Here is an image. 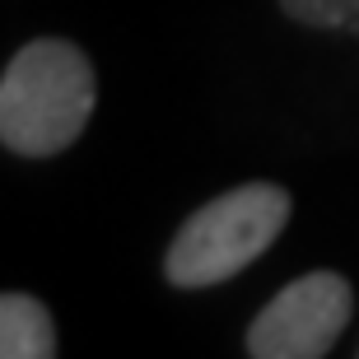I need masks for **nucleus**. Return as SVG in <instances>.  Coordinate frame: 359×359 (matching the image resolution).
Returning a JSON list of instances; mask_svg holds the SVG:
<instances>
[{"mask_svg":"<svg viewBox=\"0 0 359 359\" xmlns=\"http://www.w3.org/2000/svg\"><path fill=\"white\" fill-rule=\"evenodd\" d=\"M355 290L336 271H308L271 299L257 322L248 327V355L252 359H322L341 341Z\"/></svg>","mask_w":359,"mask_h":359,"instance_id":"3","label":"nucleus"},{"mask_svg":"<svg viewBox=\"0 0 359 359\" xmlns=\"http://www.w3.org/2000/svg\"><path fill=\"white\" fill-rule=\"evenodd\" d=\"M280 10L308 28H355L359 33V0H280Z\"/></svg>","mask_w":359,"mask_h":359,"instance_id":"5","label":"nucleus"},{"mask_svg":"<svg viewBox=\"0 0 359 359\" xmlns=\"http://www.w3.org/2000/svg\"><path fill=\"white\" fill-rule=\"evenodd\" d=\"M0 355L5 359L56 355V322L33 294H5L0 299Z\"/></svg>","mask_w":359,"mask_h":359,"instance_id":"4","label":"nucleus"},{"mask_svg":"<svg viewBox=\"0 0 359 359\" xmlns=\"http://www.w3.org/2000/svg\"><path fill=\"white\" fill-rule=\"evenodd\" d=\"M290 224V191L276 182H243L205 201L168 243L163 276L177 290H210L252 266Z\"/></svg>","mask_w":359,"mask_h":359,"instance_id":"2","label":"nucleus"},{"mask_svg":"<svg viewBox=\"0 0 359 359\" xmlns=\"http://www.w3.org/2000/svg\"><path fill=\"white\" fill-rule=\"evenodd\" d=\"M98 103L89 56L66 38L19 47L0 80V140L10 154L47 159L80 140Z\"/></svg>","mask_w":359,"mask_h":359,"instance_id":"1","label":"nucleus"}]
</instances>
